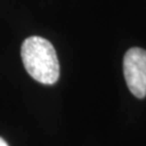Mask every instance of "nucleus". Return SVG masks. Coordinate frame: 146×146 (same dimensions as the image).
Here are the masks:
<instances>
[{"instance_id": "nucleus-1", "label": "nucleus", "mask_w": 146, "mask_h": 146, "mask_svg": "<svg viewBox=\"0 0 146 146\" xmlns=\"http://www.w3.org/2000/svg\"><path fill=\"white\" fill-rule=\"evenodd\" d=\"M22 61L26 72L38 82L53 84L60 77V64L52 43L39 36L24 40L21 49Z\"/></svg>"}, {"instance_id": "nucleus-2", "label": "nucleus", "mask_w": 146, "mask_h": 146, "mask_svg": "<svg viewBox=\"0 0 146 146\" xmlns=\"http://www.w3.org/2000/svg\"><path fill=\"white\" fill-rule=\"evenodd\" d=\"M123 75L130 92L137 99L146 96V50L129 49L123 58Z\"/></svg>"}, {"instance_id": "nucleus-3", "label": "nucleus", "mask_w": 146, "mask_h": 146, "mask_svg": "<svg viewBox=\"0 0 146 146\" xmlns=\"http://www.w3.org/2000/svg\"><path fill=\"white\" fill-rule=\"evenodd\" d=\"M0 146H9V145L7 144V142H5L2 137H0Z\"/></svg>"}]
</instances>
